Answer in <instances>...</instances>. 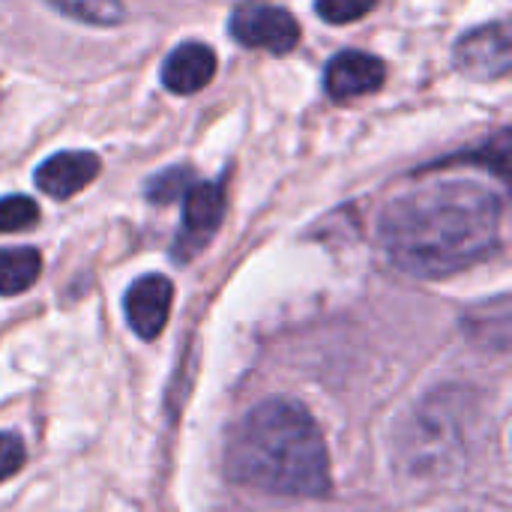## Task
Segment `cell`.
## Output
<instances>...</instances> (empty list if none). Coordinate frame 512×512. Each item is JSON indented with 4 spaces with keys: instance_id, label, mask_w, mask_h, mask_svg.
Segmentation results:
<instances>
[{
    "instance_id": "obj_8",
    "label": "cell",
    "mask_w": 512,
    "mask_h": 512,
    "mask_svg": "<svg viewBox=\"0 0 512 512\" xmlns=\"http://www.w3.org/2000/svg\"><path fill=\"white\" fill-rule=\"evenodd\" d=\"M387 66L366 51H342L327 63L324 87L333 102H351L384 87Z\"/></svg>"
},
{
    "instance_id": "obj_1",
    "label": "cell",
    "mask_w": 512,
    "mask_h": 512,
    "mask_svg": "<svg viewBox=\"0 0 512 512\" xmlns=\"http://www.w3.org/2000/svg\"><path fill=\"white\" fill-rule=\"evenodd\" d=\"M501 198L474 180H444L390 201L378 234L390 261L420 279L462 273L501 246Z\"/></svg>"
},
{
    "instance_id": "obj_16",
    "label": "cell",
    "mask_w": 512,
    "mask_h": 512,
    "mask_svg": "<svg viewBox=\"0 0 512 512\" xmlns=\"http://www.w3.org/2000/svg\"><path fill=\"white\" fill-rule=\"evenodd\" d=\"M24 459H27L24 441L15 432H0V483L15 477L24 468Z\"/></svg>"
},
{
    "instance_id": "obj_6",
    "label": "cell",
    "mask_w": 512,
    "mask_h": 512,
    "mask_svg": "<svg viewBox=\"0 0 512 512\" xmlns=\"http://www.w3.org/2000/svg\"><path fill=\"white\" fill-rule=\"evenodd\" d=\"M456 69L474 81H495L510 72L512 42L507 24H483L465 33L453 51Z\"/></svg>"
},
{
    "instance_id": "obj_13",
    "label": "cell",
    "mask_w": 512,
    "mask_h": 512,
    "mask_svg": "<svg viewBox=\"0 0 512 512\" xmlns=\"http://www.w3.org/2000/svg\"><path fill=\"white\" fill-rule=\"evenodd\" d=\"M192 183H195L192 168H186V165H171V168L159 171V174L147 183V198H150L153 204H171V201L183 198L186 189H189Z\"/></svg>"
},
{
    "instance_id": "obj_12",
    "label": "cell",
    "mask_w": 512,
    "mask_h": 512,
    "mask_svg": "<svg viewBox=\"0 0 512 512\" xmlns=\"http://www.w3.org/2000/svg\"><path fill=\"white\" fill-rule=\"evenodd\" d=\"M45 3L60 9L63 15L93 24V27H114L126 15L120 0H45Z\"/></svg>"
},
{
    "instance_id": "obj_2",
    "label": "cell",
    "mask_w": 512,
    "mask_h": 512,
    "mask_svg": "<svg viewBox=\"0 0 512 512\" xmlns=\"http://www.w3.org/2000/svg\"><path fill=\"white\" fill-rule=\"evenodd\" d=\"M225 471L234 483L285 495L324 498L330 492V456L312 414L291 399L255 405L228 444Z\"/></svg>"
},
{
    "instance_id": "obj_5",
    "label": "cell",
    "mask_w": 512,
    "mask_h": 512,
    "mask_svg": "<svg viewBox=\"0 0 512 512\" xmlns=\"http://www.w3.org/2000/svg\"><path fill=\"white\" fill-rule=\"evenodd\" d=\"M225 216V192L222 183H192L183 195V228L177 234L174 243V258L189 261L192 255H198L210 237L219 231Z\"/></svg>"
},
{
    "instance_id": "obj_14",
    "label": "cell",
    "mask_w": 512,
    "mask_h": 512,
    "mask_svg": "<svg viewBox=\"0 0 512 512\" xmlns=\"http://www.w3.org/2000/svg\"><path fill=\"white\" fill-rule=\"evenodd\" d=\"M39 219V207L27 195H6L0 198V234L24 231Z\"/></svg>"
},
{
    "instance_id": "obj_7",
    "label": "cell",
    "mask_w": 512,
    "mask_h": 512,
    "mask_svg": "<svg viewBox=\"0 0 512 512\" xmlns=\"http://www.w3.org/2000/svg\"><path fill=\"white\" fill-rule=\"evenodd\" d=\"M171 300H174V285H171V279H165L159 273L141 276L129 285L123 309H126V321L138 339L150 342L165 330L168 315H171Z\"/></svg>"
},
{
    "instance_id": "obj_10",
    "label": "cell",
    "mask_w": 512,
    "mask_h": 512,
    "mask_svg": "<svg viewBox=\"0 0 512 512\" xmlns=\"http://www.w3.org/2000/svg\"><path fill=\"white\" fill-rule=\"evenodd\" d=\"M213 75H216V54L201 42L177 45L162 66V84L177 96H192L204 90L213 81Z\"/></svg>"
},
{
    "instance_id": "obj_11",
    "label": "cell",
    "mask_w": 512,
    "mask_h": 512,
    "mask_svg": "<svg viewBox=\"0 0 512 512\" xmlns=\"http://www.w3.org/2000/svg\"><path fill=\"white\" fill-rule=\"evenodd\" d=\"M42 273V255L30 246L0 249V297L24 294Z\"/></svg>"
},
{
    "instance_id": "obj_15",
    "label": "cell",
    "mask_w": 512,
    "mask_h": 512,
    "mask_svg": "<svg viewBox=\"0 0 512 512\" xmlns=\"http://www.w3.org/2000/svg\"><path fill=\"white\" fill-rule=\"evenodd\" d=\"M378 0H315V12L327 24H351L375 9Z\"/></svg>"
},
{
    "instance_id": "obj_4",
    "label": "cell",
    "mask_w": 512,
    "mask_h": 512,
    "mask_svg": "<svg viewBox=\"0 0 512 512\" xmlns=\"http://www.w3.org/2000/svg\"><path fill=\"white\" fill-rule=\"evenodd\" d=\"M231 36L246 48H261L270 54H291L300 42V24L282 6L249 0L234 9Z\"/></svg>"
},
{
    "instance_id": "obj_9",
    "label": "cell",
    "mask_w": 512,
    "mask_h": 512,
    "mask_svg": "<svg viewBox=\"0 0 512 512\" xmlns=\"http://www.w3.org/2000/svg\"><path fill=\"white\" fill-rule=\"evenodd\" d=\"M99 156L87 153V150H66L57 153L51 159H45L36 168V186L39 192H45L48 198H72L75 192H81L84 186H90L99 174Z\"/></svg>"
},
{
    "instance_id": "obj_3",
    "label": "cell",
    "mask_w": 512,
    "mask_h": 512,
    "mask_svg": "<svg viewBox=\"0 0 512 512\" xmlns=\"http://www.w3.org/2000/svg\"><path fill=\"white\" fill-rule=\"evenodd\" d=\"M474 402L465 390H435L402 417L393 450L396 462L411 477H438L468 456Z\"/></svg>"
}]
</instances>
